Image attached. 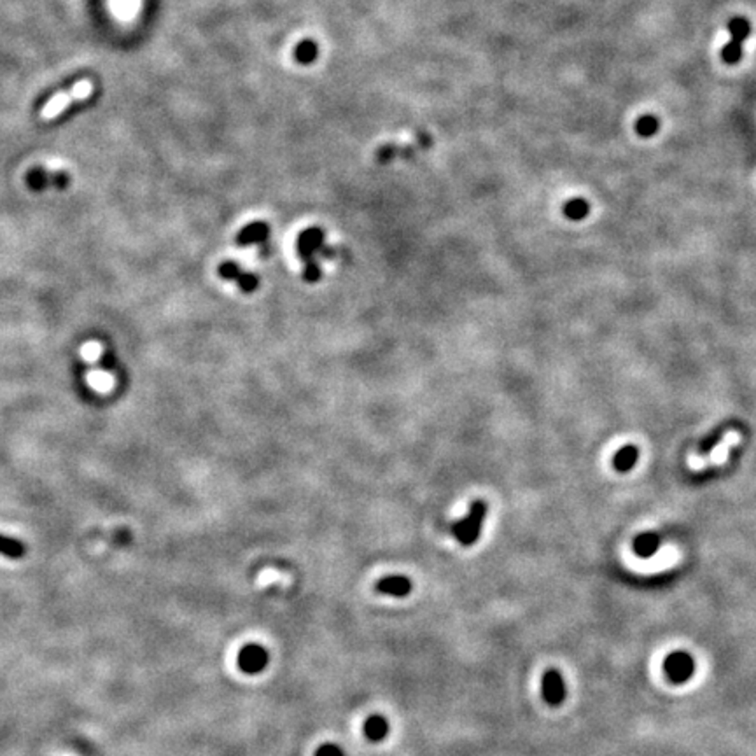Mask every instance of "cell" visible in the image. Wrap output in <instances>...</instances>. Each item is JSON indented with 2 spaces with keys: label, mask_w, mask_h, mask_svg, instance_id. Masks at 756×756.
<instances>
[{
  "label": "cell",
  "mask_w": 756,
  "mask_h": 756,
  "mask_svg": "<svg viewBox=\"0 0 756 756\" xmlns=\"http://www.w3.org/2000/svg\"><path fill=\"white\" fill-rule=\"evenodd\" d=\"M315 756H345V753L337 744H324L317 749Z\"/></svg>",
  "instance_id": "ffe728a7"
},
{
  "label": "cell",
  "mask_w": 756,
  "mask_h": 756,
  "mask_svg": "<svg viewBox=\"0 0 756 756\" xmlns=\"http://www.w3.org/2000/svg\"><path fill=\"white\" fill-rule=\"evenodd\" d=\"M218 273L223 280L235 282L240 287V291L246 294L254 293L259 287V277L256 273L246 272L235 261H223L218 266Z\"/></svg>",
  "instance_id": "8992f818"
},
{
  "label": "cell",
  "mask_w": 756,
  "mask_h": 756,
  "mask_svg": "<svg viewBox=\"0 0 756 756\" xmlns=\"http://www.w3.org/2000/svg\"><path fill=\"white\" fill-rule=\"evenodd\" d=\"M317 53H319L317 44L310 39H305L301 40V42L296 46V49H294V58H296L298 63L308 65V63H312L315 58H317Z\"/></svg>",
  "instance_id": "2e32d148"
},
{
  "label": "cell",
  "mask_w": 756,
  "mask_h": 756,
  "mask_svg": "<svg viewBox=\"0 0 756 756\" xmlns=\"http://www.w3.org/2000/svg\"><path fill=\"white\" fill-rule=\"evenodd\" d=\"M485 517H487V503L481 499H476L471 503L469 513L459 522L453 524V536L457 538L463 547H471L478 541L483 525Z\"/></svg>",
  "instance_id": "7a4b0ae2"
},
{
  "label": "cell",
  "mask_w": 756,
  "mask_h": 756,
  "mask_svg": "<svg viewBox=\"0 0 756 756\" xmlns=\"http://www.w3.org/2000/svg\"><path fill=\"white\" fill-rule=\"evenodd\" d=\"M270 239V226L264 221H254L249 225L243 226L239 233H236V246H263Z\"/></svg>",
  "instance_id": "9c48e42d"
},
{
  "label": "cell",
  "mask_w": 756,
  "mask_h": 756,
  "mask_svg": "<svg viewBox=\"0 0 756 756\" xmlns=\"http://www.w3.org/2000/svg\"><path fill=\"white\" fill-rule=\"evenodd\" d=\"M588 212H590V205L588 202L583 198L571 200V202L565 203L564 207V214L569 219H572V221H581V219H585L586 216H588Z\"/></svg>",
  "instance_id": "ac0fdd59"
},
{
  "label": "cell",
  "mask_w": 756,
  "mask_h": 756,
  "mask_svg": "<svg viewBox=\"0 0 756 756\" xmlns=\"http://www.w3.org/2000/svg\"><path fill=\"white\" fill-rule=\"evenodd\" d=\"M268 662H270V655H268L266 648L257 643L246 644L239 652L240 670L243 674H249V676H256V674L263 673L266 669Z\"/></svg>",
  "instance_id": "52a82bcc"
},
{
  "label": "cell",
  "mask_w": 756,
  "mask_h": 756,
  "mask_svg": "<svg viewBox=\"0 0 756 756\" xmlns=\"http://www.w3.org/2000/svg\"><path fill=\"white\" fill-rule=\"evenodd\" d=\"M727 431H728V426H720V427H716L714 431H711L709 435H707L706 438H704L700 443H698V453H700V456H707V453L713 452V450L716 449L718 443H720L721 440L725 438Z\"/></svg>",
  "instance_id": "e0dca14e"
},
{
  "label": "cell",
  "mask_w": 756,
  "mask_h": 756,
  "mask_svg": "<svg viewBox=\"0 0 756 756\" xmlns=\"http://www.w3.org/2000/svg\"><path fill=\"white\" fill-rule=\"evenodd\" d=\"M728 32H730L732 39L721 51V58L728 65H734L742 58V44L751 32V25L746 18H739L737 16V18H732L728 22Z\"/></svg>",
  "instance_id": "277c9868"
},
{
  "label": "cell",
  "mask_w": 756,
  "mask_h": 756,
  "mask_svg": "<svg viewBox=\"0 0 756 756\" xmlns=\"http://www.w3.org/2000/svg\"><path fill=\"white\" fill-rule=\"evenodd\" d=\"M659 548L660 536L655 534V532H644V534H639L634 539V552L643 558L655 555L659 552Z\"/></svg>",
  "instance_id": "4fadbf2b"
},
{
  "label": "cell",
  "mask_w": 756,
  "mask_h": 756,
  "mask_svg": "<svg viewBox=\"0 0 756 756\" xmlns=\"http://www.w3.org/2000/svg\"><path fill=\"white\" fill-rule=\"evenodd\" d=\"M376 590L392 597H406L412 592V581L406 576H385L376 583Z\"/></svg>",
  "instance_id": "30bf717a"
},
{
  "label": "cell",
  "mask_w": 756,
  "mask_h": 756,
  "mask_svg": "<svg viewBox=\"0 0 756 756\" xmlns=\"http://www.w3.org/2000/svg\"><path fill=\"white\" fill-rule=\"evenodd\" d=\"M0 554L9 558H22L25 557L26 548L19 539L0 534Z\"/></svg>",
  "instance_id": "9a60e30c"
},
{
  "label": "cell",
  "mask_w": 756,
  "mask_h": 756,
  "mask_svg": "<svg viewBox=\"0 0 756 756\" xmlns=\"http://www.w3.org/2000/svg\"><path fill=\"white\" fill-rule=\"evenodd\" d=\"M26 181H29V184L32 186L33 189H40V188H47V186L65 188L69 179H67L65 174H60V172H56V174H47V172L44 170H33L32 174L26 175Z\"/></svg>",
  "instance_id": "8fae6325"
},
{
  "label": "cell",
  "mask_w": 756,
  "mask_h": 756,
  "mask_svg": "<svg viewBox=\"0 0 756 756\" xmlns=\"http://www.w3.org/2000/svg\"><path fill=\"white\" fill-rule=\"evenodd\" d=\"M91 91H93V84H91V81L88 79L79 81V83L74 84L70 90H65L62 91V93H56L55 97H51L49 102H47L42 109H40V118H42V120H55V118L60 116V114H62L70 104H74V102L77 100H84V98L90 97Z\"/></svg>",
  "instance_id": "3957f363"
},
{
  "label": "cell",
  "mask_w": 756,
  "mask_h": 756,
  "mask_svg": "<svg viewBox=\"0 0 756 756\" xmlns=\"http://www.w3.org/2000/svg\"><path fill=\"white\" fill-rule=\"evenodd\" d=\"M541 691H543V698L548 706H561L562 702L565 700V695H568V688H565V681L561 670H545L543 679H541Z\"/></svg>",
  "instance_id": "ba28073f"
},
{
  "label": "cell",
  "mask_w": 756,
  "mask_h": 756,
  "mask_svg": "<svg viewBox=\"0 0 756 756\" xmlns=\"http://www.w3.org/2000/svg\"><path fill=\"white\" fill-rule=\"evenodd\" d=\"M659 128H660V121L657 120L655 116H652V114L639 118L636 123V131L641 135V137H653V135L659 131Z\"/></svg>",
  "instance_id": "d6986e66"
},
{
  "label": "cell",
  "mask_w": 756,
  "mask_h": 756,
  "mask_svg": "<svg viewBox=\"0 0 756 756\" xmlns=\"http://www.w3.org/2000/svg\"><path fill=\"white\" fill-rule=\"evenodd\" d=\"M362 730H364V735L368 741L380 742L387 737L389 723L384 716H380V714H373V716H369L368 720L364 721Z\"/></svg>",
  "instance_id": "7c38bea8"
},
{
  "label": "cell",
  "mask_w": 756,
  "mask_h": 756,
  "mask_svg": "<svg viewBox=\"0 0 756 756\" xmlns=\"http://www.w3.org/2000/svg\"><path fill=\"white\" fill-rule=\"evenodd\" d=\"M114 362H116V361H114L113 352H111V351H105L104 354L100 355V361H98V366H100V368L104 369V371H113L114 366H116V364H114Z\"/></svg>",
  "instance_id": "44dd1931"
},
{
  "label": "cell",
  "mask_w": 756,
  "mask_h": 756,
  "mask_svg": "<svg viewBox=\"0 0 756 756\" xmlns=\"http://www.w3.org/2000/svg\"><path fill=\"white\" fill-rule=\"evenodd\" d=\"M637 457H639V450L634 445H625L623 449H620L618 452L613 457V467L620 473H627V471L632 469L637 463Z\"/></svg>",
  "instance_id": "5bb4252c"
},
{
  "label": "cell",
  "mask_w": 756,
  "mask_h": 756,
  "mask_svg": "<svg viewBox=\"0 0 756 756\" xmlns=\"http://www.w3.org/2000/svg\"><path fill=\"white\" fill-rule=\"evenodd\" d=\"M296 250L303 261V280L307 284H317L322 277L319 257L333 256V250L326 246V235L321 228H307L298 235Z\"/></svg>",
  "instance_id": "6da1fadb"
},
{
  "label": "cell",
  "mask_w": 756,
  "mask_h": 756,
  "mask_svg": "<svg viewBox=\"0 0 756 756\" xmlns=\"http://www.w3.org/2000/svg\"><path fill=\"white\" fill-rule=\"evenodd\" d=\"M663 670L674 684H683L693 677L695 660L690 653L674 652L663 662Z\"/></svg>",
  "instance_id": "5b68a950"
}]
</instances>
